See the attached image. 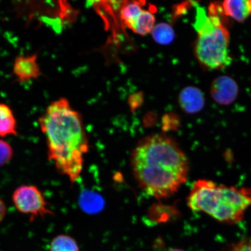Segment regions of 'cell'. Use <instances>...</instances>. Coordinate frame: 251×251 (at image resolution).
Here are the masks:
<instances>
[{"mask_svg":"<svg viewBox=\"0 0 251 251\" xmlns=\"http://www.w3.org/2000/svg\"><path fill=\"white\" fill-rule=\"evenodd\" d=\"M131 166L141 189L159 200L176 193L189 172L186 154L174 140L163 134L141 140L131 153Z\"/></svg>","mask_w":251,"mask_h":251,"instance_id":"6da1fadb","label":"cell"},{"mask_svg":"<svg viewBox=\"0 0 251 251\" xmlns=\"http://www.w3.org/2000/svg\"><path fill=\"white\" fill-rule=\"evenodd\" d=\"M50 161L72 183L79 178L89 142L80 113L65 98L52 102L39 119Z\"/></svg>","mask_w":251,"mask_h":251,"instance_id":"7a4b0ae2","label":"cell"},{"mask_svg":"<svg viewBox=\"0 0 251 251\" xmlns=\"http://www.w3.org/2000/svg\"><path fill=\"white\" fill-rule=\"evenodd\" d=\"M226 17L220 2L211 3L207 12L197 8L194 28L198 37L194 52L200 65L207 70H222L232 62Z\"/></svg>","mask_w":251,"mask_h":251,"instance_id":"3957f363","label":"cell"},{"mask_svg":"<svg viewBox=\"0 0 251 251\" xmlns=\"http://www.w3.org/2000/svg\"><path fill=\"white\" fill-rule=\"evenodd\" d=\"M188 207L195 212H204L227 224L243 219L251 206V188L227 187L200 179L195 182L187 198Z\"/></svg>","mask_w":251,"mask_h":251,"instance_id":"277c9868","label":"cell"},{"mask_svg":"<svg viewBox=\"0 0 251 251\" xmlns=\"http://www.w3.org/2000/svg\"><path fill=\"white\" fill-rule=\"evenodd\" d=\"M12 201L18 211L30 216L31 222L37 217L54 215V213L49 208L42 191L32 185H24L18 187L12 195Z\"/></svg>","mask_w":251,"mask_h":251,"instance_id":"5b68a950","label":"cell"},{"mask_svg":"<svg viewBox=\"0 0 251 251\" xmlns=\"http://www.w3.org/2000/svg\"><path fill=\"white\" fill-rule=\"evenodd\" d=\"M210 93L216 103L220 105H228L237 99L239 87L233 78L226 75H222L213 81Z\"/></svg>","mask_w":251,"mask_h":251,"instance_id":"8992f818","label":"cell"},{"mask_svg":"<svg viewBox=\"0 0 251 251\" xmlns=\"http://www.w3.org/2000/svg\"><path fill=\"white\" fill-rule=\"evenodd\" d=\"M37 55H19L15 58L13 71L17 80L20 83L36 79L41 76L39 66L37 64Z\"/></svg>","mask_w":251,"mask_h":251,"instance_id":"52a82bcc","label":"cell"},{"mask_svg":"<svg viewBox=\"0 0 251 251\" xmlns=\"http://www.w3.org/2000/svg\"><path fill=\"white\" fill-rule=\"evenodd\" d=\"M178 101L181 109L189 114L201 111L205 104L202 91L194 86H187L182 89L178 95Z\"/></svg>","mask_w":251,"mask_h":251,"instance_id":"ba28073f","label":"cell"},{"mask_svg":"<svg viewBox=\"0 0 251 251\" xmlns=\"http://www.w3.org/2000/svg\"><path fill=\"white\" fill-rule=\"evenodd\" d=\"M226 17L243 23L251 15V0H224L222 4Z\"/></svg>","mask_w":251,"mask_h":251,"instance_id":"9c48e42d","label":"cell"},{"mask_svg":"<svg viewBox=\"0 0 251 251\" xmlns=\"http://www.w3.org/2000/svg\"><path fill=\"white\" fill-rule=\"evenodd\" d=\"M155 23V18L151 12L143 10L138 17L126 26L134 33L145 36L151 32Z\"/></svg>","mask_w":251,"mask_h":251,"instance_id":"30bf717a","label":"cell"},{"mask_svg":"<svg viewBox=\"0 0 251 251\" xmlns=\"http://www.w3.org/2000/svg\"><path fill=\"white\" fill-rule=\"evenodd\" d=\"M17 120L10 107L0 103V137L17 134Z\"/></svg>","mask_w":251,"mask_h":251,"instance_id":"8fae6325","label":"cell"},{"mask_svg":"<svg viewBox=\"0 0 251 251\" xmlns=\"http://www.w3.org/2000/svg\"><path fill=\"white\" fill-rule=\"evenodd\" d=\"M178 215L177 210L175 207L161 204H154L151 207L149 212L150 219L156 224L167 223Z\"/></svg>","mask_w":251,"mask_h":251,"instance_id":"7c38bea8","label":"cell"},{"mask_svg":"<svg viewBox=\"0 0 251 251\" xmlns=\"http://www.w3.org/2000/svg\"><path fill=\"white\" fill-rule=\"evenodd\" d=\"M155 42L161 45H169L174 42L175 33L171 25L160 23L153 27L151 31Z\"/></svg>","mask_w":251,"mask_h":251,"instance_id":"4fadbf2b","label":"cell"},{"mask_svg":"<svg viewBox=\"0 0 251 251\" xmlns=\"http://www.w3.org/2000/svg\"><path fill=\"white\" fill-rule=\"evenodd\" d=\"M50 251H79L76 241L70 235L60 234L51 241Z\"/></svg>","mask_w":251,"mask_h":251,"instance_id":"5bb4252c","label":"cell"},{"mask_svg":"<svg viewBox=\"0 0 251 251\" xmlns=\"http://www.w3.org/2000/svg\"><path fill=\"white\" fill-rule=\"evenodd\" d=\"M80 205L84 211L95 213L100 211L103 205L101 197L89 192L83 193L80 198Z\"/></svg>","mask_w":251,"mask_h":251,"instance_id":"9a60e30c","label":"cell"},{"mask_svg":"<svg viewBox=\"0 0 251 251\" xmlns=\"http://www.w3.org/2000/svg\"><path fill=\"white\" fill-rule=\"evenodd\" d=\"M143 9L139 2L132 1L127 2L121 8V17L126 25L133 21L139 15Z\"/></svg>","mask_w":251,"mask_h":251,"instance_id":"2e32d148","label":"cell"},{"mask_svg":"<svg viewBox=\"0 0 251 251\" xmlns=\"http://www.w3.org/2000/svg\"><path fill=\"white\" fill-rule=\"evenodd\" d=\"M13 150L7 141L0 139V167L7 164L13 157Z\"/></svg>","mask_w":251,"mask_h":251,"instance_id":"e0dca14e","label":"cell"},{"mask_svg":"<svg viewBox=\"0 0 251 251\" xmlns=\"http://www.w3.org/2000/svg\"><path fill=\"white\" fill-rule=\"evenodd\" d=\"M144 101L143 94L141 92L131 94L128 98V102L131 111H134L140 107Z\"/></svg>","mask_w":251,"mask_h":251,"instance_id":"ac0fdd59","label":"cell"},{"mask_svg":"<svg viewBox=\"0 0 251 251\" xmlns=\"http://www.w3.org/2000/svg\"><path fill=\"white\" fill-rule=\"evenodd\" d=\"M230 251H251V240L242 241L235 245Z\"/></svg>","mask_w":251,"mask_h":251,"instance_id":"d6986e66","label":"cell"},{"mask_svg":"<svg viewBox=\"0 0 251 251\" xmlns=\"http://www.w3.org/2000/svg\"><path fill=\"white\" fill-rule=\"evenodd\" d=\"M6 213H7V208L5 204L1 199H0V223L4 219Z\"/></svg>","mask_w":251,"mask_h":251,"instance_id":"ffe728a7","label":"cell"},{"mask_svg":"<svg viewBox=\"0 0 251 251\" xmlns=\"http://www.w3.org/2000/svg\"><path fill=\"white\" fill-rule=\"evenodd\" d=\"M168 251H184L180 250V249H172V250H169Z\"/></svg>","mask_w":251,"mask_h":251,"instance_id":"44dd1931","label":"cell"}]
</instances>
